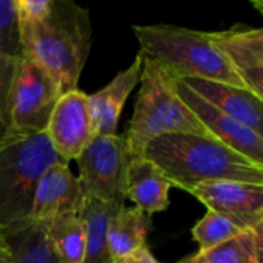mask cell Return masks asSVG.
Masks as SVG:
<instances>
[{
  "mask_svg": "<svg viewBox=\"0 0 263 263\" xmlns=\"http://www.w3.org/2000/svg\"><path fill=\"white\" fill-rule=\"evenodd\" d=\"M23 55L39 62L60 94L77 89L92 45L88 9L71 0H15Z\"/></svg>",
  "mask_w": 263,
  "mask_h": 263,
  "instance_id": "cell-1",
  "label": "cell"
},
{
  "mask_svg": "<svg viewBox=\"0 0 263 263\" xmlns=\"http://www.w3.org/2000/svg\"><path fill=\"white\" fill-rule=\"evenodd\" d=\"M143 157L163 173L171 186L186 193L202 183L220 180L263 185V166L213 137L165 134L146 145Z\"/></svg>",
  "mask_w": 263,
  "mask_h": 263,
  "instance_id": "cell-2",
  "label": "cell"
},
{
  "mask_svg": "<svg viewBox=\"0 0 263 263\" xmlns=\"http://www.w3.org/2000/svg\"><path fill=\"white\" fill-rule=\"evenodd\" d=\"M140 54L174 79H202L245 88L213 42L211 32L176 25H136ZM247 89V88H245Z\"/></svg>",
  "mask_w": 263,
  "mask_h": 263,
  "instance_id": "cell-3",
  "label": "cell"
},
{
  "mask_svg": "<svg viewBox=\"0 0 263 263\" xmlns=\"http://www.w3.org/2000/svg\"><path fill=\"white\" fill-rule=\"evenodd\" d=\"M174 80L160 65L143 57L140 92L123 136L129 160L143 157L146 145L165 134L180 133L211 137L179 97Z\"/></svg>",
  "mask_w": 263,
  "mask_h": 263,
  "instance_id": "cell-4",
  "label": "cell"
},
{
  "mask_svg": "<svg viewBox=\"0 0 263 263\" xmlns=\"http://www.w3.org/2000/svg\"><path fill=\"white\" fill-rule=\"evenodd\" d=\"M65 162L46 133L0 143V240L31 223L39 180L48 168ZM66 163V162H65Z\"/></svg>",
  "mask_w": 263,
  "mask_h": 263,
  "instance_id": "cell-5",
  "label": "cell"
},
{
  "mask_svg": "<svg viewBox=\"0 0 263 263\" xmlns=\"http://www.w3.org/2000/svg\"><path fill=\"white\" fill-rule=\"evenodd\" d=\"M60 96L46 69L32 57L23 55L11 91L8 128L0 136V143L45 133Z\"/></svg>",
  "mask_w": 263,
  "mask_h": 263,
  "instance_id": "cell-6",
  "label": "cell"
},
{
  "mask_svg": "<svg viewBox=\"0 0 263 263\" xmlns=\"http://www.w3.org/2000/svg\"><path fill=\"white\" fill-rule=\"evenodd\" d=\"M76 160L85 194L105 203H125L129 157L123 137L96 136Z\"/></svg>",
  "mask_w": 263,
  "mask_h": 263,
  "instance_id": "cell-7",
  "label": "cell"
},
{
  "mask_svg": "<svg viewBox=\"0 0 263 263\" xmlns=\"http://www.w3.org/2000/svg\"><path fill=\"white\" fill-rule=\"evenodd\" d=\"M45 133L55 153L66 163L76 160L96 137L88 96L79 88L60 96Z\"/></svg>",
  "mask_w": 263,
  "mask_h": 263,
  "instance_id": "cell-8",
  "label": "cell"
},
{
  "mask_svg": "<svg viewBox=\"0 0 263 263\" xmlns=\"http://www.w3.org/2000/svg\"><path fill=\"white\" fill-rule=\"evenodd\" d=\"M190 194L242 231L263 225V185L233 180L208 182L196 186Z\"/></svg>",
  "mask_w": 263,
  "mask_h": 263,
  "instance_id": "cell-9",
  "label": "cell"
},
{
  "mask_svg": "<svg viewBox=\"0 0 263 263\" xmlns=\"http://www.w3.org/2000/svg\"><path fill=\"white\" fill-rule=\"evenodd\" d=\"M174 85L182 102L193 111L213 139L247 157L253 163L263 166V136L205 102L179 79L174 80Z\"/></svg>",
  "mask_w": 263,
  "mask_h": 263,
  "instance_id": "cell-10",
  "label": "cell"
},
{
  "mask_svg": "<svg viewBox=\"0 0 263 263\" xmlns=\"http://www.w3.org/2000/svg\"><path fill=\"white\" fill-rule=\"evenodd\" d=\"M213 42L248 91L263 99V29L234 25L211 32Z\"/></svg>",
  "mask_w": 263,
  "mask_h": 263,
  "instance_id": "cell-11",
  "label": "cell"
},
{
  "mask_svg": "<svg viewBox=\"0 0 263 263\" xmlns=\"http://www.w3.org/2000/svg\"><path fill=\"white\" fill-rule=\"evenodd\" d=\"M83 190L69 165L55 163L45 171L37 183L31 211V223H49L59 216L77 213Z\"/></svg>",
  "mask_w": 263,
  "mask_h": 263,
  "instance_id": "cell-12",
  "label": "cell"
},
{
  "mask_svg": "<svg viewBox=\"0 0 263 263\" xmlns=\"http://www.w3.org/2000/svg\"><path fill=\"white\" fill-rule=\"evenodd\" d=\"M205 102L263 136V99L251 91L220 82L179 79Z\"/></svg>",
  "mask_w": 263,
  "mask_h": 263,
  "instance_id": "cell-13",
  "label": "cell"
},
{
  "mask_svg": "<svg viewBox=\"0 0 263 263\" xmlns=\"http://www.w3.org/2000/svg\"><path fill=\"white\" fill-rule=\"evenodd\" d=\"M143 55L139 52L134 62L120 71L106 86L88 96V105L94 120L96 136H116L123 105L140 82Z\"/></svg>",
  "mask_w": 263,
  "mask_h": 263,
  "instance_id": "cell-14",
  "label": "cell"
},
{
  "mask_svg": "<svg viewBox=\"0 0 263 263\" xmlns=\"http://www.w3.org/2000/svg\"><path fill=\"white\" fill-rule=\"evenodd\" d=\"M170 180L148 159H131L126 170L125 199L136 203V208L153 216L166 211L170 206Z\"/></svg>",
  "mask_w": 263,
  "mask_h": 263,
  "instance_id": "cell-15",
  "label": "cell"
},
{
  "mask_svg": "<svg viewBox=\"0 0 263 263\" xmlns=\"http://www.w3.org/2000/svg\"><path fill=\"white\" fill-rule=\"evenodd\" d=\"M125 205V203H123ZM122 205L105 203L83 193L77 214L83 220L86 245L83 263H112L108 245V227L112 216Z\"/></svg>",
  "mask_w": 263,
  "mask_h": 263,
  "instance_id": "cell-16",
  "label": "cell"
},
{
  "mask_svg": "<svg viewBox=\"0 0 263 263\" xmlns=\"http://www.w3.org/2000/svg\"><path fill=\"white\" fill-rule=\"evenodd\" d=\"M151 227L153 222L149 214L136 206L128 208L122 205L108 227V245L112 260L145 247Z\"/></svg>",
  "mask_w": 263,
  "mask_h": 263,
  "instance_id": "cell-17",
  "label": "cell"
},
{
  "mask_svg": "<svg viewBox=\"0 0 263 263\" xmlns=\"http://www.w3.org/2000/svg\"><path fill=\"white\" fill-rule=\"evenodd\" d=\"M46 236L59 263H83L86 234L77 213L55 217L46 225Z\"/></svg>",
  "mask_w": 263,
  "mask_h": 263,
  "instance_id": "cell-18",
  "label": "cell"
},
{
  "mask_svg": "<svg viewBox=\"0 0 263 263\" xmlns=\"http://www.w3.org/2000/svg\"><path fill=\"white\" fill-rule=\"evenodd\" d=\"M199 263H263V225L196 254Z\"/></svg>",
  "mask_w": 263,
  "mask_h": 263,
  "instance_id": "cell-19",
  "label": "cell"
},
{
  "mask_svg": "<svg viewBox=\"0 0 263 263\" xmlns=\"http://www.w3.org/2000/svg\"><path fill=\"white\" fill-rule=\"evenodd\" d=\"M48 223H29L3 239L12 254V263H59L46 236Z\"/></svg>",
  "mask_w": 263,
  "mask_h": 263,
  "instance_id": "cell-20",
  "label": "cell"
},
{
  "mask_svg": "<svg viewBox=\"0 0 263 263\" xmlns=\"http://www.w3.org/2000/svg\"><path fill=\"white\" fill-rule=\"evenodd\" d=\"M240 233L242 230L228 219L208 210L205 217H202L193 228V239L199 243V251H208L239 236Z\"/></svg>",
  "mask_w": 263,
  "mask_h": 263,
  "instance_id": "cell-21",
  "label": "cell"
},
{
  "mask_svg": "<svg viewBox=\"0 0 263 263\" xmlns=\"http://www.w3.org/2000/svg\"><path fill=\"white\" fill-rule=\"evenodd\" d=\"M0 54L12 59L23 57L15 0H0Z\"/></svg>",
  "mask_w": 263,
  "mask_h": 263,
  "instance_id": "cell-22",
  "label": "cell"
},
{
  "mask_svg": "<svg viewBox=\"0 0 263 263\" xmlns=\"http://www.w3.org/2000/svg\"><path fill=\"white\" fill-rule=\"evenodd\" d=\"M20 59H12L0 54V136L8 128V112H9V99L18 68Z\"/></svg>",
  "mask_w": 263,
  "mask_h": 263,
  "instance_id": "cell-23",
  "label": "cell"
},
{
  "mask_svg": "<svg viewBox=\"0 0 263 263\" xmlns=\"http://www.w3.org/2000/svg\"><path fill=\"white\" fill-rule=\"evenodd\" d=\"M112 263H160V262H157V260L154 259V256L149 253L148 247L145 245V247H142V248L136 250V251H134V253H131V254H126V256H123V257H120V259H116Z\"/></svg>",
  "mask_w": 263,
  "mask_h": 263,
  "instance_id": "cell-24",
  "label": "cell"
},
{
  "mask_svg": "<svg viewBox=\"0 0 263 263\" xmlns=\"http://www.w3.org/2000/svg\"><path fill=\"white\" fill-rule=\"evenodd\" d=\"M0 263H12V254L6 245L0 248Z\"/></svg>",
  "mask_w": 263,
  "mask_h": 263,
  "instance_id": "cell-25",
  "label": "cell"
},
{
  "mask_svg": "<svg viewBox=\"0 0 263 263\" xmlns=\"http://www.w3.org/2000/svg\"><path fill=\"white\" fill-rule=\"evenodd\" d=\"M177 263H199L197 262V259H196V254H193V256H190V257H186V259H183V260H180V262Z\"/></svg>",
  "mask_w": 263,
  "mask_h": 263,
  "instance_id": "cell-26",
  "label": "cell"
},
{
  "mask_svg": "<svg viewBox=\"0 0 263 263\" xmlns=\"http://www.w3.org/2000/svg\"><path fill=\"white\" fill-rule=\"evenodd\" d=\"M2 247H5V242H2V240H0V248H2Z\"/></svg>",
  "mask_w": 263,
  "mask_h": 263,
  "instance_id": "cell-27",
  "label": "cell"
}]
</instances>
